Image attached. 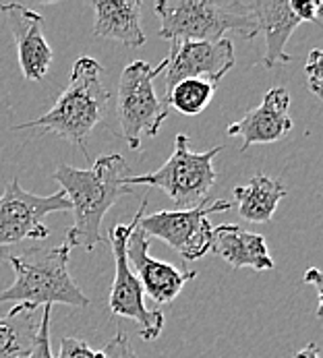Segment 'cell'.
<instances>
[{
  "label": "cell",
  "instance_id": "obj_1",
  "mask_svg": "<svg viewBox=\"0 0 323 358\" xmlns=\"http://www.w3.org/2000/svg\"><path fill=\"white\" fill-rule=\"evenodd\" d=\"M60 182L62 193L66 195L73 226L66 230V245L94 251L102 241V222L108 209L122 197H131L135 191L127 185L131 168L124 157L118 154L100 155L92 168L79 170L69 164H60L52 174Z\"/></svg>",
  "mask_w": 323,
  "mask_h": 358
},
{
  "label": "cell",
  "instance_id": "obj_2",
  "mask_svg": "<svg viewBox=\"0 0 323 358\" xmlns=\"http://www.w3.org/2000/svg\"><path fill=\"white\" fill-rule=\"evenodd\" d=\"M104 66L92 58L81 56L75 60L69 85L58 96V100L44 116H38L36 120L23 122L13 127L15 131H27L38 129L42 133H54L60 139L77 145V150L83 154L87 162V137L96 129V124L106 116L110 94L104 83Z\"/></svg>",
  "mask_w": 323,
  "mask_h": 358
},
{
  "label": "cell",
  "instance_id": "obj_3",
  "mask_svg": "<svg viewBox=\"0 0 323 358\" xmlns=\"http://www.w3.org/2000/svg\"><path fill=\"white\" fill-rule=\"evenodd\" d=\"M69 259L71 247L66 243L52 249H38L6 257L15 271V282L0 292V305L17 303L8 310V315L23 310L38 313L40 307L52 305L89 307V299L69 273Z\"/></svg>",
  "mask_w": 323,
  "mask_h": 358
},
{
  "label": "cell",
  "instance_id": "obj_4",
  "mask_svg": "<svg viewBox=\"0 0 323 358\" xmlns=\"http://www.w3.org/2000/svg\"><path fill=\"white\" fill-rule=\"evenodd\" d=\"M160 17V38L176 42H217L226 31H243L247 40L257 36V23L249 2L214 0H160L154 4Z\"/></svg>",
  "mask_w": 323,
  "mask_h": 358
},
{
  "label": "cell",
  "instance_id": "obj_5",
  "mask_svg": "<svg viewBox=\"0 0 323 358\" xmlns=\"http://www.w3.org/2000/svg\"><path fill=\"white\" fill-rule=\"evenodd\" d=\"M222 152L220 145H215L208 152H193L189 137L185 133H178L174 137V152L162 164L158 170L148 174H131L127 178V185H148L162 189L176 209H193L201 201H206L208 193L217 180L214 170V157Z\"/></svg>",
  "mask_w": 323,
  "mask_h": 358
},
{
  "label": "cell",
  "instance_id": "obj_6",
  "mask_svg": "<svg viewBox=\"0 0 323 358\" xmlns=\"http://www.w3.org/2000/svg\"><path fill=\"white\" fill-rule=\"evenodd\" d=\"M166 58L160 64H150L145 60H135L124 66L118 81L116 112L120 122V133L129 150L137 152L141 148V137H156L160 133L168 110L154 90V79L164 73Z\"/></svg>",
  "mask_w": 323,
  "mask_h": 358
},
{
  "label": "cell",
  "instance_id": "obj_7",
  "mask_svg": "<svg viewBox=\"0 0 323 358\" xmlns=\"http://www.w3.org/2000/svg\"><path fill=\"white\" fill-rule=\"evenodd\" d=\"M145 209H148V195L143 197L141 207L137 209L131 224H118L108 234V243L114 255V282L108 294V305L114 315L133 319L139 325L141 340L154 342L160 338L162 329H164V315L160 308H150L145 305L141 282L133 273V267L127 259V241L131 232L139 226L141 217L145 215Z\"/></svg>",
  "mask_w": 323,
  "mask_h": 358
},
{
  "label": "cell",
  "instance_id": "obj_8",
  "mask_svg": "<svg viewBox=\"0 0 323 358\" xmlns=\"http://www.w3.org/2000/svg\"><path fill=\"white\" fill-rule=\"evenodd\" d=\"M56 211H71L62 191L42 197L25 191L15 176L0 195V263L25 241H46L50 236L44 220Z\"/></svg>",
  "mask_w": 323,
  "mask_h": 358
},
{
  "label": "cell",
  "instance_id": "obj_9",
  "mask_svg": "<svg viewBox=\"0 0 323 358\" xmlns=\"http://www.w3.org/2000/svg\"><path fill=\"white\" fill-rule=\"evenodd\" d=\"M232 201H201L193 209H172V211H156L152 215H143L139 228L150 238H160L170 245L185 261H199L212 249V232L214 226L210 215L230 211Z\"/></svg>",
  "mask_w": 323,
  "mask_h": 358
},
{
  "label": "cell",
  "instance_id": "obj_10",
  "mask_svg": "<svg viewBox=\"0 0 323 358\" xmlns=\"http://www.w3.org/2000/svg\"><path fill=\"white\" fill-rule=\"evenodd\" d=\"M234 46L228 38L217 42H176L166 56V94L185 79H206L217 85L234 66ZM164 94V96H166Z\"/></svg>",
  "mask_w": 323,
  "mask_h": 358
},
{
  "label": "cell",
  "instance_id": "obj_11",
  "mask_svg": "<svg viewBox=\"0 0 323 358\" xmlns=\"http://www.w3.org/2000/svg\"><path fill=\"white\" fill-rule=\"evenodd\" d=\"M150 236L137 226L127 241V259L135 267V275L141 282L143 294H148L156 305L172 303L187 282L197 278V271H182L166 261H158L150 255Z\"/></svg>",
  "mask_w": 323,
  "mask_h": 358
},
{
  "label": "cell",
  "instance_id": "obj_12",
  "mask_svg": "<svg viewBox=\"0 0 323 358\" xmlns=\"http://www.w3.org/2000/svg\"><path fill=\"white\" fill-rule=\"evenodd\" d=\"M290 116V94L286 87H271L259 106L249 110L241 120L228 127L230 137H243L241 152H247L251 145L275 143L292 133Z\"/></svg>",
  "mask_w": 323,
  "mask_h": 358
},
{
  "label": "cell",
  "instance_id": "obj_13",
  "mask_svg": "<svg viewBox=\"0 0 323 358\" xmlns=\"http://www.w3.org/2000/svg\"><path fill=\"white\" fill-rule=\"evenodd\" d=\"M0 13L8 15L23 79L27 83L42 81L50 71L54 56L52 48L44 36V17L17 2L0 4Z\"/></svg>",
  "mask_w": 323,
  "mask_h": 358
},
{
  "label": "cell",
  "instance_id": "obj_14",
  "mask_svg": "<svg viewBox=\"0 0 323 358\" xmlns=\"http://www.w3.org/2000/svg\"><path fill=\"white\" fill-rule=\"evenodd\" d=\"M257 34L266 36V56L264 64L273 69L275 64H290L294 58L286 52V44L294 29L301 25V19L290 10L288 0H259L249 2Z\"/></svg>",
  "mask_w": 323,
  "mask_h": 358
},
{
  "label": "cell",
  "instance_id": "obj_15",
  "mask_svg": "<svg viewBox=\"0 0 323 358\" xmlns=\"http://www.w3.org/2000/svg\"><path fill=\"white\" fill-rule=\"evenodd\" d=\"M210 253L222 257L234 269L251 267L255 271L273 269L275 263L269 255L268 243L261 234L245 230L236 224L215 226L212 232V249Z\"/></svg>",
  "mask_w": 323,
  "mask_h": 358
},
{
  "label": "cell",
  "instance_id": "obj_16",
  "mask_svg": "<svg viewBox=\"0 0 323 358\" xmlns=\"http://www.w3.org/2000/svg\"><path fill=\"white\" fill-rule=\"evenodd\" d=\"M92 8L96 15V38L124 44L127 48H141L145 44L139 0H94Z\"/></svg>",
  "mask_w": 323,
  "mask_h": 358
},
{
  "label": "cell",
  "instance_id": "obj_17",
  "mask_svg": "<svg viewBox=\"0 0 323 358\" xmlns=\"http://www.w3.org/2000/svg\"><path fill=\"white\" fill-rule=\"evenodd\" d=\"M286 193L288 191L280 180L269 178L266 174H257L247 185L234 189V199L243 220L253 224H266L273 217Z\"/></svg>",
  "mask_w": 323,
  "mask_h": 358
},
{
  "label": "cell",
  "instance_id": "obj_18",
  "mask_svg": "<svg viewBox=\"0 0 323 358\" xmlns=\"http://www.w3.org/2000/svg\"><path fill=\"white\" fill-rule=\"evenodd\" d=\"M40 319L23 310L0 319V358H29Z\"/></svg>",
  "mask_w": 323,
  "mask_h": 358
},
{
  "label": "cell",
  "instance_id": "obj_19",
  "mask_svg": "<svg viewBox=\"0 0 323 358\" xmlns=\"http://www.w3.org/2000/svg\"><path fill=\"white\" fill-rule=\"evenodd\" d=\"M214 83L206 81V79H185L180 83H176L170 94H166L162 98L164 108L170 112L172 108L185 116H197L203 110H208V106L212 103V98L215 94Z\"/></svg>",
  "mask_w": 323,
  "mask_h": 358
},
{
  "label": "cell",
  "instance_id": "obj_20",
  "mask_svg": "<svg viewBox=\"0 0 323 358\" xmlns=\"http://www.w3.org/2000/svg\"><path fill=\"white\" fill-rule=\"evenodd\" d=\"M50 317H52V307H44L29 358H54L50 348Z\"/></svg>",
  "mask_w": 323,
  "mask_h": 358
},
{
  "label": "cell",
  "instance_id": "obj_21",
  "mask_svg": "<svg viewBox=\"0 0 323 358\" xmlns=\"http://www.w3.org/2000/svg\"><path fill=\"white\" fill-rule=\"evenodd\" d=\"M56 358H104L102 350H94L87 342L79 338H62L60 352Z\"/></svg>",
  "mask_w": 323,
  "mask_h": 358
},
{
  "label": "cell",
  "instance_id": "obj_22",
  "mask_svg": "<svg viewBox=\"0 0 323 358\" xmlns=\"http://www.w3.org/2000/svg\"><path fill=\"white\" fill-rule=\"evenodd\" d=\"M322 66H323V56L320 48H313L309 58H307V66H305V73H307V85H309V92L317 98H322Z\"/></svg>",
  "mask_w": 323,
  "mask_h": 358
},
{
  "label": "cell",
  "instance_id": "obj_23",
  "mask_svg": "<svg viewBox=\"0 0 323 358\" xmlns=\"http://www.w3.org/2000/svg\"><path fill=\"white\" fill-rule=\"evenodd\" d=\"M102 355H104V358H139L135 355L133 346H131L129 336L122 334V331H118V334L108 342L106 346H104V350H102Z\"/></svg>",
  "mask_w": 323,
  "mask_h": 358
},
{
  "label": "cell",
  "instance_id": "obj_24",
  "mask_svg": "<svg viewBox=\"0 0 323 358\" xmlns=\"http://www.w3.org/2000/svg\"><path fill=\"white\" fill-rule=\"evenodd\" d=\"M290 10L303 21H311L317 23L320 21V10H322L323 2L322 0H288Z\"/></svg>",
  "mask_w": 323,
  "mask_h": 358
},
{
  "label": "cell",
  "instance_id": "obj_25",
  "mask_svg": "<svg viewBox=\"0 0 323 358\" xmlns=\"http://www.w3.org/2000/svg\"><path fill=\"white\" fill-rule=\"evenodd\" d=\"M303 282H305V284H313V286H315V290H317V308H315V315H317V317H322V313H323L322 271H320L317 267H311V269H307V271H305V275H303Z\"/></svg>",
  "mask_w": 323,
  "mask_h": 358
},
{
  "label": "cell",
  "instance_id": "obj_26",
  "mask_svg": "<svg viewBox=\"0 0 323 358\" xmlns=\"http://www.w3.org/2000/svg\"><path fill=\"white\" fill-rule=\"evenodd\" d=\"M292 358H320V348H317L315 342H311V344H307L303 350H299Z\"/></svg>",
  "mask_w": 323,
  "mask_h": 358
}]
</instances>
